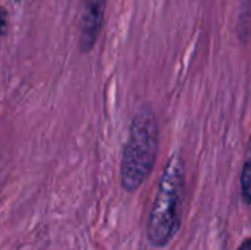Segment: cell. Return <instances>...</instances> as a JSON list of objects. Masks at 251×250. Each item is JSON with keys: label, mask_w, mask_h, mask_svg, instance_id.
I'll return each instance as SVG.
<instances>
[{"label": "cell", "mask_w": 251, "mask_h": 250, "mask_svg": "<svg viewBox=\"0 0 251 250\" xmlns=\"http://www.w3.org/2000/svg\"><path fill=\"white\" fill-rule=\"evenodd\" d=\"M184 159L175 152L168 159L149 215L147 239L153 248L168 246L181 227L184 200Z\"/></svg>", "instance_id": "1"}, {"label": "cell", "mask_w": 251, "mask_h": 250, "mask_svg": "<svg viewBox=\"0 0 251 250\" xmlns=\"http://www.w3.org/2000/svg\"><path fill=\"white\" fill-rule=\"evenodd\" d=\"M159 150V125L151 109H141L132 119L129 136L122 150L121 186L132 193L140 189L154 168Z\"/></svg>", "instance_id": "2"}, {"label": "cell", "mask_w": 251, "mask_h": 250, "mask_svg": "<svg viewBox=\"0 0 251 250\" xmlns=\"http://www.w3.org/2000/svg\"><path fill=\"white\" fill-rule=\"evenodd\" d=\"M106 0H81L79 47L84 53L91 52L101 31Z\"/></svg>", "instance_id": "3"}, {"label": "cell", "mask_w": 251, "mask_h": 250, "mask_svg": "<svg viewBox=\"0 0 251 250\" xmlns=\"http://www.w3.org/2000/svg\"><path fill=\"white\" fill-rule=\"evenodd\" d=\"M241 194H243L244 203L249 206L251 199V165L249 161L244 164L243 172H241Z\"/></svg>", "instance_id": "4"}, {"label": "cell", "mask_w": 251, "mask_h": 250, "mask_svg": "<svg viewBox=\"0 0 251 250\" xmlns=\"http://www.w3.org/2000/svg\"><path fill=\"white\" fill-rule=\"evenodd\" d=\"M7 32V13L0 6V35H4Z\"/></svg>", "instance_id": "5"}, {"label": "cell", "mask_w": 251, "mask_h": 250, "mask_svg": "<svg viewBox=\"0 0 251 250\" xmlns=\"http://www.w3.org/2000/svg\"><path fill=\"white\" fill-rule=\"evenodd\" d=\"M238 250H251V240L250 239H246L241 245H240V248Z\"/></svg>", "instance_id": "6"}, {"label": "cell", "mask_w": 251, "mask_h": 250, "mask_svg": "<svg viewBox=\"0 0 251 250\" xmlns=\"http://www.w3.org/2000/svg\"><path fill=\"white\" fill-rule=\"evenodd\" d=\"M15 1H22V0H15Z\"/></svg>", "instance_id": "7"}]
</instances>
